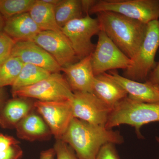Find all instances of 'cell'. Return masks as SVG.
Segmentation results:
<instances>
[{"mask_svg": "<svg viewBox=\"0 0 159 159\" xmlns=\"http://www.w3.org/2000/svg\"><path fill=\"white\" fill-rule=\"evenodd\" d=\"M60 140L70 145L79 159H95L103 145L108 143L120 145L124 141L118 131L75 118Z\"/></svg>", "mask_w": 159, "mask_h": 159, "instance_id": "cell-1", "label": "cell"}, {"mask_svg": "<svg viewBox=\"0 0 159 159\" xmlns=\"http://www.w3.org/2000/svg\"><path fill=\"white\" fill-rule=\"evenodd\" d=\"M96 14L101 30L132 59L144 39L147 24L112 11H101Z\"/></svg>", "mask_w": 159, "mask_h": 159, "instance_id": "cell-2", "label": "cell"}, {"mask_svg": "<svg viewBox=\"0 0 159 159\" xmlns=\"http://www.w3.org/2000/svg\"><path fill=\"white\" fill-rule=\"evenodd\" d=\"M155 122H159V102H138L127 96L113 109L105 126L112 129L120 125H129L135 129L138 137L143 139L141 128Z\"/></svg>", "mask_w": 159, "mask_h": 159, "instance_id": "cell-3", "label": "cell"}, {"mask_svg": "<svg viewBox=\"0 0 159 159\" xmlns=\"http://www.w3.org/2000/svg\"><path fill=\"white\" fill-rule=\"evenodd\" d=\"M159 48V20H157L147 24L142 44L122 76L134 81L145 82L156 65L155 59Z\"/></svg>", "mask_w": 159, "mask_h": 159, "instance_id": "cell-4", "label": "cell"}, {"mask_svg": "<svg viewBox=\"0 0 159 159\" xmlns=\"http://www.w3.org/2000/svg\"><path fill=\"white\" fill-rule=\"evenodd\" d=\"M106 11L148 24L159 20V0H96L89 14Z\"/></svg>", "mask_w": 159, "mask_h": 159, "instance_id": "cell-5", "label": "cell"}, {"mask_svg": "<svg viewBox=\"0 0 159 159\" xmlns=\"http://www.w3.org/2000/svg\"><path fill=\"white\" fill-rule=\"evenodd\" d=\"M101 30L98 19L92 18L89 14L71 20L61 28L79 60L93 52L96 45L92 42V37Z\"/></svg>", "mask_w": 159, "mask_h": 159, "instance_id": "cell-6", "label": "cell"}, {"mask_svg": "<svg viewBox=\"0 0 159 159\" xmlns=\"http://www.w3.org/2000/svg\"><path fill=\"white\" fill-rule=\"evenodd\" d=\"M16 98H32L42 101H72L73 93L65 77L60 73H51L33 85L12 92Z\"/></svg>", "mask_w": 159, "mask_h": 159, "instance_id": "cell-7", "label": "cell"}, {"mask_svg": "<svg viewBox=\"0 0 159 159\" xmlns=\"http://www.w3.org/2000/svg\"><path fill=\"white\" fill-rule=\"evenodd\" d=\"M98 41L91 54L92 68L95 76L118 69L124 70L131 63L129 58L102 30L97 34Z\"/></svg>", "mask_w": 159, "mask_h": 159, "instance_id": "cell-8", "label": "cell"}, {"mask_svg": "<svg viewBox=\"0 0 159 159\" xmlns=\"http://www.w3.org/2000/svg\"><path fill=\"white\" fill-rule=\"evenodd\" d=\"M71 102L74 118L95 125L105 126L112 110L92 93H74Z\"/></svg>", "mask_w": 159, "mask_h": 159, "instance_id": "cell-9", "label": "cell"}, {"mask_svg": "<svg viewBox=\"0 0 159 159\" xmlns=\"http://www.w3.org/2000/svg\"><path fill=\"white\" fill-rule=\"evenodd\" d=\"M34 106L42 116L51 133L60 140L74 118L71 101L37 100Z\"/></svg>", "mask_w": 159, "mask_h": 159, "instance_id": "cell-10", "label": "cell"}, {"mask_svg": "<svg viewBox=\"0 0 159 159\" xmlns=\"http://www.w3.org/2000/svg\"><path fill=\"white\" fill-rule=\"evenodd\" d=\"M51 54L61 68L79 61L62 31H42L31 40Z\"/></svg>", "mask_w": 159, "mask_h": 159, "instance_id": "cell-11", "label": "cell"}, {"mask_svg": "<svg viewBox=\"0 0 159 159\" xmlns=\"http://www.w3.org/2000/svg\"><path fill=\"white\" fill-rule=\"evenodd\" d=\"M11 56L17 57L24 64H30L50 71L60 73L61 67L54 57L34 42H16Z\"/></svg>", "mask_w": 159, "mask_h": 159, "instance_id": "cell-12", "label": "cell"}, {"mask_svg": "<svg viewBox=\"0 0 159 159\" xmlns=\"http://www.w3.org/2000/svg\"><path fill=\"white\" fill-rule=\"evenodd\" d=\"M91 55L61 68L73 93H92L95 75L91 60Z\"/></svg>", "mask_w": 159, "mask_h": 159, "instance_id": "cell-13", "label": "cell"}, {"mask_svg": "<svg viewBox=\"0 0 159 159\" xmlns=\"http://www.w3.org/2000/svg\"><path fill=\"white\" fill-rule=\"evenodd\" d=\"M109 77L122 87L129 99L144 102H159V89L148 83L134 81L111 71Z\"/></svg>", "mask_w": 159, "mask_h": 159, "instance_id": "cell-14", "label": "cell"}, {"mask_svg": "<svg viewBox=\"0 0 159 159\" xmlns=\"http://www.w3.org/2000/svg\"><path fill=\"white\" fill-rule=\"evenodd\" d=\"M92 93L112 109L128 96L122 87L106 73L95 76Z\"/></svg>", "mask_w": 159, "mask_h": 159, "instance_id": "cell-15", "label": "cell"}, {"mask_svg": "<svg viewBox=\"0 0 159 159\" xmlns=\"http://www.w3.org/2000/svg\"><path fill=\"white\" fill-rule=\"evenodd\" d=\"M41 31L29 12L6 20L3 29V32L16 42L31 40Z\"/></svg>", "mask_w": 159, "mask_h": 159, "instance_id": "cell-16", "label": "cell"}, {"mask_svg": "<svg viewBox=\"0 0 159 159\" xmlns=\"http://www.w3.org/2000/svg\"><path fill=\"white\" fill-rule=\"evenodd\" d=\"M16 128L19 138L28 141L44 139L51 133L43 119L34 114H28L18 123Z\"/></svg>", "mask_w": 159, "mask_h": 159, "instance_id": "cell-17", "label": "cell"}, {"mask_svg": "<svg viewBox=\"0 0 159 159\" xmlns=\"http://www.w3.org/2000/svg\"><path fill=\"white\" fill-rule=\"evenodd\" d=\"M31 105L24 98L11 99L6 103L0 113V125L4 127H15L31 111Z\"/></svg>", "mask_w": 159, "mask_h": 159, "instance_id": "cell-18", "label": "cell"}, {"mask_svg": "<svg viewBox=\"0 0 159 159\" xmlns=\"http://www.w3.org/2000/svg\"><path fill=\"white\" fill-rule=\"evenodd\" d=\"M54 7L43 0H36L29 11L31 17L42 31H61L55 18Z\"/></svg>", "mask_w": 159, "mask_h": 159, "instance_id": "cell-19", "label": "cell"}, {"mask_svg": "<svg viewBox=\"0 0 159 159\" xmlns=\"http://www.w3.org/2000/svg\"><path fill=\"white\" fill-rule=\"evenodd\" d=\"M81 0H61L54 7L55 18L61 29L69 22L83 17Z\"/></svg>", "mask_w": 159, "mask_h": 159, "instance_id": "cell-20", "label": "cell"}, {"mask_svg": "<svg viewBox=\"0 0 159 159\" xmlns=\"http://www.w3.org/2000/svg\"><path fill=\"white\" fill-rule=\"evenodd\" d=\"M51 73L37 66L24 64L18 77L11 86L12 92L35 84L48 77Z\"/></svg>", "mask_w": 159, "mask_h": 159, "instance_id": "cell-21", "label": "cell"}, {"mask_svg": "<svg viewBox=\"0 0 159 159\" xmlns=\"http://www.w3.org/2000/svg\"><path fill=\"white\" fill-rule=\"evenodd\" d=\"M24 64L17 57L10 56L0 65V88L13 85L21 71Z\"/></svg>", "mask_w": 159, "mask_h": 159, "instance_id": "cell-22", "label": "cell"}, {"mask_svg": "<svg viewBox=\"0 0 159 159\" xmlns=\"http://www.w3.org/2000/svg\"><path fill=\"white\" fill-rule=\"evenodd\" d=\"M36 0H0V14L4 19L29 12Z\"/></svg>", "mask_w": 159, "mask_h": 159, "instance_id": "cell-23", "label": "cell"}, {"mask_svg": "<svg viewBox=\"0 0 159 159\" xmlns=\"http://www.w3.org/2000/svg\"><path fill=\"white\" fill-rule=\"evenodd\" d=\"M16 41L8 34L0 33V65L11 56Z\"/></svg>", "mask_w": 159, "mask_h": 159, "instance_id": "cell-24", "label": "cell"}, {"mask_svg": "<svg viewBox=\"0 0 159 159\" xmlns=\"http://www.w3.org/2000/svg\"><path fill=\"white\" fill-rule=\"evenodd\" d=\"M54 148L57 159H79L73 149L61 140H57Z\"/></svg>", "mask_w": 159, "mask_h": 159, "instance_id": "cell-25", "label": "cell"}, {"mask_svg": "<svg viewBox=\"0 0 159 159\" xmlns=\"http://www.w3.org/2000/svg\"><path fill=\"white\" fill-rule=\"evenodd\" d=\"M95 159H120L115 145L106 144L100 148Z\"/></svg>", "mask_w": 159, "mask_h": 159, "instance_id": "cell-26", "label": "cell"}, {"mask_svg": "<svg viewBox=\"0 0 159 159\" xmlns=\"http://www.w3.org/2000/svg\"><path fill=\"white\" fill-rule=\"evenodd\" d=\"M22 155V151L17 145L7 150L0 152V159H19Z\"/></svg>", "mask_w": 159, "mask_h": 159, "instance_id": "cell-27", "label": "cell"}, {"mask_svg": "<svg viewBox=\"0 0 159 159\" xmlns=\"http://www.w3.org/2000/svg\"><path fill=\"white\" fill-rule=\"evenodd\" d=\"M18 143V142L14 138L0 134V152L7 150Z\"/></svg>", "mask_w": 159, "mask_h": 159, "instance_id": "cell-28", "label": "cell"}, {"mask_svg": "<svg viewBox=\"0 0 159 159\" xmlns=\"http://www.w3.org/2000/svg\"><path fill=\"white\" fill-rule=\"evenodd\" d=\"M145 82L159 89V61L151 71Z\"/></svg>", "mask_w": 159, "mask_h": 159, "instance_id": "cell-29", "label": "cell"}, {"mask_svg": "<svg viewBox=\"0 0 159 159\" xmlns=\"http://www.w3.org/2000/svg\"><path fill=\"white\" fill-rule=\"evenodd\" d=\"M81 4L84 13L85 15L89 14V11L93 6L96 1L95 0H81Z\"/></svg>", "mask_w": 159, "mask_h": 159, "instance_id": "cell-30", "label": "cell"}, {"mask_svg": "<svg viewBox=\"0 0 159 159\" xmlns=\"http://www.w3.org/2000/svg\"><path fill=\"white\" fill-rule=\"evenodd\" d=\"M55 155L54 148H50L42 152L40 159H54Z\"/></svg>", "mask_w": 159, "mask_h": 159, "instance_id": "cell-31", "label": "cell"}, {"mask_svg": "<svg viewBox=\"0 0 159 159\" xmlns=\"http://www.w3.org/2000/svg\"><path fill=\"white\" fill-rule=\"evenodd\" d=\"M61 0H43L45 2L48 3L54 6H56L60 2Z\"/></svg>", "mask_w": 159, "mask_h": 159, "instance_id": "cell-32", "label": "cell"}, {"mask_svg": "<svg viewBox=\"0 0 159 159\" xmlns=\"http://www.w3.org/2000/svg\"><path fill=\"white\" fill-rule=\"evenodd\" d=\"M5 99V94L2 88H0V108L2 105Z\"/></svg>", "mask_w": 159, "mask_h": 159, "instance_id": "cell-33", "label": "cell"}, {"mask_svg": "<svg viewBox=\"0 0 159 159\" xmlns=\"http://www.w3.org/2000/svg\"><path fill=\"white\" fill-rule=\"evenodd\" d=\"M5 20L0 14V33L3 32L4 25H5Z\"/></svg>", "mask_w": 159, "mask_h": 159, "instance_id": "cell-34", "label": "cell"}, {"mask_svg": "<svg viewBox=\"0 0 159 159\" xmlns=\"http://www.w3.org/2000/svg\"><path fill=\"white\" fill-rule=\"evenodd\" d=\"M156 139L157 142L159 144V137H156Z\"/></svg>", "mask_w": 159, "mask_h": 159, "instance_id": "cell-35", "label": "cell"}]
</instances>
